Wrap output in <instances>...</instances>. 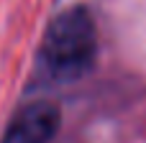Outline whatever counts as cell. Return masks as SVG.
Wrapping results in <instances>:
<instances>
[{"mask_svg":"<svg viewBox=\"0 0 146 143\" xmlns=\"http://www.w3.org/2000/svg\"><path fill=\"white\" fill-rule=\"evenodd\" d=\"M59 125L62 110L54 102H28L10 118L0 143H49Z\"/></svg>","mask_w":146,"mask_h":143,"instance_id":"7a4b0ae2","label":"cell"},{"mask_svg":"<svg viewBox=\"0 0 146 143\" xmlns=\"http://www.w3.org/2000/svg\"><path fill=\"white\" fill-rule=\"evenodd\" d=\"M98 59V28L87 8L62 10L46 28L38 49V72L54 84L82 79Z\"/></svg>","mask_w":146,"mask_h":143,"instance_id":"6da1fadb","label":"cell"}]
</instances>
